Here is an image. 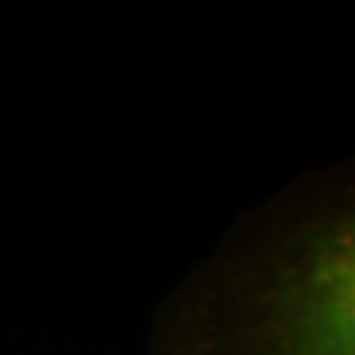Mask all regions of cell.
Wrapping results in <instances>:
<instances>
[{"label": "cell", "instance_id": "cell-1", "mask_svg": "<svg viewBox=\"0 0 355 355\" xmlns=\"http://www.w3.org/2000/svg\"><path fill=\"white\" fill-rule=\"evenodd\" d=\"M148 355H355L349 175H305L234 222L166 299Z\"/></svg>", "mask_w": 355, "mask_h": 355}]
</instances>
